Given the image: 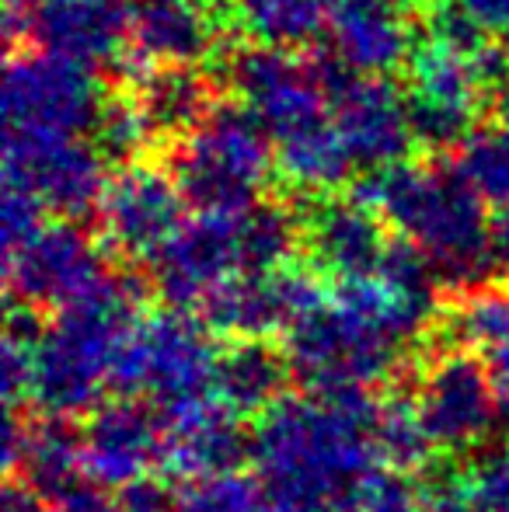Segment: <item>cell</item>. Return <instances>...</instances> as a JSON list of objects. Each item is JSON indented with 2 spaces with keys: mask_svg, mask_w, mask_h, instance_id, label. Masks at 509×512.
<instances>
[{
  "mask_svg": "<svg viewBox=\"0 0 509 512\" xmlns=\"http://www.w3.org/2000/svg\"><path fill=\"white\" fill-rule=\"evenodd\" d=\"M367 391L279 398L252 432L255 481L279 512H356L377 474Z\"/></svg>",
  "mask_w": 509,
  "mask_h": 512,
  "instance_id": "obj_1",
  "label": "cell"
},
{
  "mask_svg": "<svg viewBox=\"0 0 509 512\" xmlns=\"http://www.w3.org/2000/svg\"><path fill=\"white\" fill-rule=\"evenodd\" d=\"M440 286L374 272L321 297L286 331V363L311 394L370 391L398 370L405 349L422 338Z\"/></svg>",
  "mask_w": 509,
  "mask_h": 512,
  "instance_id": "obj_2",
  "label": "cell"
},
{
  "mask_svg": "<svg viewBox=\"0 0 509 512\" xmlns=\"http://www.w3.org/2000/svg\"><path fill=\"white\" fill-rule=\"evenodd\" d=\"M231 84L269 133L286 182L304 192H332L346 182L356 164L335 129L318 56L258 42L231 60Z\"/></svg>",
  "mask_w": 509,
  "mask_h": 512,
  "instance_id": "obj_3",
  "label": "cell"
},
{
  "mask_svg": "<svg viewBox=\"0 0 509 512\" xmlns=\"http://www.w3.org/2000/svg\"><path fill=\"white\" fill-rule=\"evenodd\" d=\"M356 199L377 213L426 255L440 286L478 290L499 272L492 251V216L454 164L419 168L391 164L363 178Z\"/></svg>",
  "mask_w": 509,
  "mask_h": 512,
  "instance_id": "obj_4",
  "label": "cell"
},
{
  "mask_svg": "<svg viewBox=\"0 0 509 512\" xmlns=\"http://www.w3.org/2000/svg\"><path fill=\"white\" fill-rule=\"evenodd\" d=\"M136 324V290L119 276L81 304L56 310V321L46 324L35 342V405L56 418L95 408L116 380L119 352Z\"/></svg>",
  "mask_w": 509,
  "mask_h": 512,
  "instance_id": "obj_5",
  "label": "cell"
},
{
  "mask_svg": "<svg viewBox=\"0 0 509 512\" xmlns=\"http://www.w3.org/2000/svg\"><path fill=\"white\" fill-rule=\"evenodd\" d=\"M269 133L245 105H213L178 140L171 175L185 203L238 213L258 203L272 175Z\"/></svg>",
  "mask_w": 509,
  "mask_h": 512,
  "instance_id": "obj_6",
  "label": "cell"
},
{
  "mask_svg": "<svg viewBox=\"0 0 509 512\" xmlns=\"http://www.w3.org/2000/svg\"><path fill=\"white\" fill-rule=\"evenodd\" d=\"M408 119L415 143L429 150L461 147L478 129V108L489 88H503L509 53L499 39L478 53L422 35L408 56Z\"/></svg>",
  "mask_w": 509,
  "mask_h": 512,
  "instance_id": "obj_7",
  "label": "cell"
},
{
  "mask_svg": "<svg viewBox=\"0 0 509 512\" xmlns=\"http://www.w3.org/2000/svg\"><path fill=\"white\" fill-rule=\"evenodd\" d=\"M217 366L220 352L206 324L175 307L147 317L129 331L112 387L150 398V405L164 411L185 401L210 398Z\"/></svg>",
  "mask_w": 509,
  "mask_h": 512,
  "instance_id": "obj_8",
  "label": "cell"
},
{
  "mask_svg": "<svg viewBox=\"0 0 509 512\" xmlns=\"http://www.w3.org/2000/svg\"><path fill=\"white\" fill-rule=\"evenodd\" d=\"M105 102L91 67L46 49L21 53L4 74V140L95 136Z\"/></svg>",
  "mask_w": 509,
  "mask_h": 512,
  "instance_id": "obj_9",
  "label": "cell"
},
{
  "mask_svg": "<svg viewBox=\"0 0 509 512\" xmlns=\"http://www.w3.org/2000/svg\"><path fill=\"white\" fill-rule=\"evenodd\" d=\"M318 63L335 129L356 168L381 171L405 161L408 147L415 143L408 98L387 77L356 74L332 53H318Z\"/></svg>",
  "mask_w": 509,
  "mask_h": 512,
  "instance_id": "obj_10",
  "label": "cell"
},
{
  "mask_svg": "<svg viewBox=\"0 0 509 512\" xmlns=\"http://www.w3.org/2000/svg\"><path fill=\"white\" fill-rule=\"evenodd\" d=\"M4 272L11 300L32 310H67L112 279L98 241L70 220L46 223L32 241L4 255Z\"/></svg>",
  "mask_w": 509,
  "mask_h": 512,
  "instance_id": "obj_11",
  "label": "cell"
},
{
  "mask_svg": "<svg viewBox=\"0 0 509 512\" xmlns=\"http://www.w3.org/2000/svg\"><path fill=\"white\" fill-rule=\"evenodd\" d=\"M415 408L433 446L464 453L482 446L506 422L509 394L478 356L447 352L422 373Z\"/></svg>",
  "mask_w": 509,
  "mask_h": 512,
  "instance_id": "obj_12",
  "label": "cell"
},
{
  "mask_svg": "<svg viewBox=\"0 0 509 512\" xmlns=\"http://www.w3.org/2000/svg\"><path fill=\"white\" fill-rule=\"evenodd\" d=\"M241 213L199 209L147 258L154 290L171 307H196L227 279L245 276V237Z\"/></svg>",
  "mask_w": 509,
  "mask_h": 512,
  "instance_id": "obj_13",
  "label": "cell"
},
{
  "mask_svg": "<svg viewBox=\"0 0 509 512\" xmlns=\"http://www.w3.org/2000/svg\"><path fill=\"white\" fill-rule=\"evenodd\" d=\"M109 157L95 136L81 140H4V182L21 185L63 220L95 213L109 189Z\"/></svg>",
  "mask_w": 509,
  "mask_h": 512,
  "instance_id": "obj_14",
  "label": "cell"
},
{
  "mask_svg": "<svg viewBox=\"0 0 509 512\" xmlns=\"http://www.w3.org/2000/svg\"><path fill=\"white\" fill-rule=\"evenodd\" d=\"M7 35L84 67H123L129 56V0H46L21 18H7Z\"/></svg>",
  "mask_w": 509,
  "mask_h": 512,
  "instance_id": "obj_15",
  "label": "cell"
},
{
  "mask_svg": "<svg viewBox=\"0 0 509 512\" xmlns=\"http://www.w3.org/2000/svg\"><path fill=\"white\" fill-rule=\"evenodd\" d=\"M182 206L185 196L171 171L129 164L109 182L98 216L112 248L133 258H150L182 227Z\"/></svg>",
  "mask_w": 509,
  "mask_h": 512,
  "instance_id": "obj_16",
  "label": "cell"
},
{
  "mask_svg": "<svg viewBox=\"0 0 509 512\" xmlns=\"http://www.w3.org/2000/svg\"><path fill=\"white\" fill-rule=\"evenodd\" d=\"M321 300L318 286L307 272L276 269V272H245L227 279L224 286L203 300L206 324L224 335L238 338H269L290 331L297 317Z\"/></svg>",
  "mask_w": 509,
  "mask_h": 512,
  "instance_id": "obj_17",
  "label": "cell"
},
{
  "mask_svg": "<svg viewBox=\"0 0 509 512\" xmlns=\"http://www.w3.org/2000/svg\"><path fill=\"white\" fill-rule=\"evenodd\" d=\"M84 474L98 488H129L164 464V422L140 401H109L88 418Z\"/></svg>",
  "mask_w": 509,
  "mask_h": 512,
  "instance_id": "obj_18",
  "label": "cell"
},
{
  "mask_svg": "<svg viewBox=\"0 0 509 512\" xmlns=\"http://www.w3.org/2000/svg\"><path fill=\"white\" fill-rule=\"evenodd\" d=\"M217 39V18L203 0H133L123 70L140 81L150 67H196Z\"/></svg>",
  "mask_w": 509,
  "mask_h": 512,
  "instance_id": "obj_19",
  "label": "cell"
},
{
  "mask_svg": "<svg viewBox=\"0 0 509 512\" xmlns=\"http://www.w3.org/2000/svg\"><path fill=\"white\" fill-rule=\"evenodd\" d=\"M164 422V464L192 481L234 474L252 457V439L217 394L157 411Z\"/></svg>",
  "mask_w": 509,
  "mask_h": 512,
  "instance_id": "obj_20",
  "label": "cell"
},
{
  "mask_svg": "<svg viewBox=\"0 0 509 512\" xmlns=\"http://www.w3.org/2000/svg\"><path fill=\"white\" fill-rule=\"evenodd\" d=\"M325 28L328 53L356 74L387 77L415 49L398 0H332Z\"/></svg>",
  "mask_w": 509,
  "mask_h": 512,
  "instance_id": "obj_21",
  "label": "cell"
},
{
  "mask_svg": "<svg viewBox=\"0 0 509 512\" xmlns=\"http://www.w3.org/2000/svg\"><path fill=\"white\" fill-rule=\"evenodd\" d=\"M384 216L363 199H328L307 216L304 237L318 269L339 283L367 279L381 269L387 255Z\"/></svg>",
  "mask_w": 509,
  "mask_h": 512,
  "instance_id": "obj_22",
  "label": "cell"
},
{
  "mask_svg": "<svg viewBox=\"0 0 509 512\" xmlns=\"http://www.w3.org/2000/svg\"><path fill=\"white\" fill-rule=\"evenodd\" d=\"M286 373L290 363L283 352L265 345L262 338H241L238 345L220 352L213 394L234 415H265L279 401Z\"/></svg>",
  "mask_w": 509,
  "mask_h": 512,
  "instance_id": "obj_23",
  "label": "cell"
},
{
  "mask_svg": "<svg viewBox=\"0 0 509 512\" xmlns=\"http://www.w3.org/2000/svg\"><path fill=\"white\" fill-rule=\"evenodd\" d=\"M28 488L60 502L74 488H81L84 474V439L67 425V418H49L42 425H28V443L18 471Z\"/></svg>",
  "mask_w": 509,
  "mask_h": 512,
  "instance_id": "obj_24",
  "label": "cell"
},
{
  "mask_svg": "<svg viewBox=\"0 0 509 512\" xmlns=\"http://www.w3.org/2000/svg\"><path fill=\"white\" fill-rule=\"evenodd\" d=\"M450 335L478 356L496 384L509 394V290L478 286L471 297L450 314Z\"/></svg>",
  "mask_w": 509,
  "mask_h": 512,
  "instance_id": "obj_25",
  "label": "cell"
},
{
  "mask_svg": "<svg viewBox=\"0 0 509 512\" xmlns=\"http://www.w3.org/2000/svg\"><path fill=\"white\" fill-rule=\"evenodd\" d=\"M136 98L154 133L185 136L213 108L210 84L196 74V67H150L136 81Z\"/></svg>",
  "mask_w": 509,
  "mask_h": 512,
  "instance_id": "obj_26",
  "label": "cell"
},
{
  "mask_svg": "<svg viewBox=\"0 0 509 512\" xmlns=\"http://www.w3.org/2000/svg\"><path fill=\"white\" fill-rule=\"evenodd\" d=\"M332 0H234L241 28L262 46H304L325 28Z\"/></svg>",
  "mask_w": 509,
  "mask_h": 512,
  "instance_id": "obj_27",
  "label": "cell"
},
{
  "mask_svg": "<svg viewBox=\"0 0 509 512\" xmlns=\"http://www.w3.org/2000/svg\"><path fill=\"white\" fill-rule=\"evenodd\" d=\"M374 446L377 457L384 460L391 471H419L436 450L429 439L422 415L415 401L405 398H387L374 411Z\"/></svg>",
  "mask_w": 509,
  "mask_h": 512,
  "instance_id": "obj_28",
  "label": "cell"
},
{
  "mask_svg": "<svg viewBox=\"0 0 509 512\" xmlns=\"http://www.w3.org/2000/svg\"><path fill=\"white\" fill-rule=\"evenodd\" d=\"M454 168L478 199L492 209L509 206V133L478 126L457 147Z\"/></svg>",
  "mask_w": 509,
  "mask_h": 512,
  "instance_id": "obj_29",
  "label": "cell"
},
{
  "mask_svg": "<svg viewBox=\"0 0 509 512\" xmlns=\"http://www.w3.org/2000/svg\"><path fill=\"white\" fill-rule=\"evenodd\" d=\"M241 237H245V269L276 272L286 269L297 251L300 223L297 216L279 203H255L241 213Z\"/></svg>",
  "mask_w": 509,
  "mask_h": 512,
  "instance_id": "obj_30",
  "label": "cell"
},
{
  "mask_svg": "<svg viewBox=\"0 0 509 512\" xmlns=\"http://www.w3.org/2000/svg\"><path fill=\"white\" fill-rule=\"evenodd\" d=\"M39 331L42 328L35 324L32 307H11L4 345H0V391H4L7 408H18L25 398H32V359Z\"/></svg>",
  "mask_w": 509,
  "mask_h": 512,
  "instance_id": "obj_31",
  "label": "cell"
},
{
  "mask_svg": "<svg viewBox=\"0 0 509 512\" xmlns=\"http://www.w3.org/2000/svg\"><path fill=\"white\" fill-rule=\"evenodd\" d=\"M150 136H154V126H150L140 98L116 95L105 102L102 119H98L95 129V143L102 147V154L109 161H129V157H136L147 147Z\"/></svg>",
  "mask_w": 509,
  "mask_h": 512,
  "instance_id": "obj_32",
  "label": "cell"
},
{
  "mask_svg": "<svg viewBox=\"0 0 509 512\" xmlns=\"http://www.w3.org/2000/svg\"><path fill=\"white\" fill-rule=\"evenodd\" d=\"M265 495L255 478L217 474V478L192 481L175 502V512H262Z\"/></svg>",
  "mask_w": 509,
  "mask_h": 512,
  "instance_id": "obj_33",
  "label": "cell"
},
{
  "mask_svg": "<svg viewBox=\"0 0 509 512\" xmlns=\"http://www.w3.org/2000/svg\"><path fill=\"white\" fill-rule=\"evenodd\" d=\"M356 512H433V495L422 492L405 471H377Z\"/></svg>",
  "mask_w": 509,
  "mask_h": 512,
  "instance_id": "obj_34",
  "label": "cell"
},
{
  "mask_svg": "<svg viewBox=\"0 0 509 512\" xmlns=\"http://www.w3.org/2000/svg\"><path fill=\"white\" fill-rule=\"evenodd\" d=\"M478 512H509V450H485L461 478Z\"/></svg>",
  "mask_w": 509,
  "mask_h": 512,
  "instance_id": "obj_35",
  "label": "cell"
},
{
  "mask_svg": "<svg viewBox=\"0 0 509 512\" xmlns=\"http://www.w3.org/2000/svg\"><path fill=\"white\" fill-rule=\"evenodd\" d=\"M46 227V206L39 196H32L21 185L4 182V199H0V241H4V255L32 241L39 230Z\"/></svg>",
  "mask_w": 509,
  "mask_h": 512,
  "instance_id": "obj_36",
  "label": "cell"
},
{
  "mask_svg": "<svg viewBox=\"0 0 509 512\" xmlns=\"http://www.w3.org/2000/svg\"><path fill=\"white\" fill-rule=\"evenodd\" d=\"M175 502H178V495H171L168 488L157 485V481L143 478V481H136V485L123 488L119 506H123V512H175Z\"/></svg>",
  "mask_w": 509,
  "mask_h": 512,
  "instance_id": "obj_37",
  "label": "cell"
},
{
  "mask_svg": "<svg viewBox=\"0 0 509 512\" xmlns=\"http://www.w3.org/2000/svg\"><path fill=\"white\" fill-rule=\"evenodd\" d=\"M457 4L485 35L509 42V0H457Z\"/></svg>",
  "mask_w": 509,
  "mask_h": 512,
  "instance_id": "obj_38",
  "label": "cell"
},
{
  "mask_svg": "<svg viewBox=\"0 0 509 512\" xmlns=\"http://www.w3.org/2000/svg\"><path fill=\"white\" fill-rule=\"evenodd\" d=\"M25 443H28V425L18 418V411L7 408L4 432H0V460H4V471H7V474L18 471L21 453H25Z\"/></svg>",
  "mask_w": 509,
  "mask_h": 512,
  "instance_id": "obj_39",
  "label": "cell"
},
{
  "mask_svg": "<svg viewBox=\"0 0 509 512\" xmlns=\"http://www.w3.org/2000/svg\"><path fill=\"white\" fill-rule=\"evenodd\" d=\"M53 512H123V506L112 502L102 488L81 485L70 495H63L60 502H53Z\"/></svg>",
  "mask_w": 509,
  "mask_h": 512,
  "instance_id": "obj_40",
  "label": "cell"
},
{
  "mask_svg": "<svg viewBox=\"0 0 509 512\" xmlns=\"http://www.w3.org/2000/svg\"><path fill=\"white\" fill-rule=\"evenodd\" d=\"M0 512H53V502L28 485H7L4 509Z\"/></svg>",
  "mask_w": 509,
  "mask_h": 512,
  "instance_id": "obj_41",
  "label": "cell"
},
{
  "mask_svg": "<svg viewBox=\"0 0 509 512\" xmlns=\"http://www.w3.org/2000/svg\"><path fill=\"white\" fill-rule=\"evenodd\" d=\"M433 512H478V506L468 499L461 478H457V481H443L433 492Z\"/></svg>",
  "mask_w": 509,
  "mask_h": 512,
  "instance_id": "obj_42",
  "label": "cell"
},
{
  "mask_svg": "<svg viewBox=\"0 0 509 512\" xmlns=\"http://www.w3.org/2000/svg\"><path fill=\"white\" fill-rule=\"evenodd\" d=\"M492 251H496L499 272H509V206L496 209L492 216Z\"/></svg>",
  "mask_w": 509,
  "mask_h": 512,
  "instance_id": "obj_43",
  "label": "cell"
},
{
  "mask_svg": "<svg viewBox=\"0 0 509 512\" xmlns=\"http://www.w3.org/2000/svg\"><path fill=\"white\" fill-rule=\"evenodd\" d=\"M39 4H46V0H7V18H21Z\"/></svg>",
  "mask_w": 509,
  "mask_h": 512,
  "instance_id": "obj_44",
  "label": "cell"
},
{
  "mask_svg": "<svg viewBox=\"0 0 509 512\" xmlns=\"http://www.w3.org/2000/svg\"><path fill=\"white\" fill-rule=\"evenodd\" d=\"M499 119H503V129L509 133V77L503 88H499Z\"/></svg>",
  "mask_w": 509,
  "mask_h": 512,
  "instance_id": "obj_45",
  "label": "cell"
},
{
  "mask_svg": "<svg viewBox=\"0 0 509 512\" xmlns=\"http://www.w3.org/2000/svg\"><path fill=\"white\" fill-rule=\"evenodd\" d=\"M398 4H401V0H398Z\"/></svg>",
  "mask_w": 509,
  "mask_h": 512,
  "instance_id": "obj_46",
  "label": "cell"
}]
</instances>
